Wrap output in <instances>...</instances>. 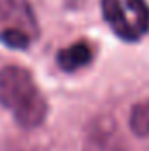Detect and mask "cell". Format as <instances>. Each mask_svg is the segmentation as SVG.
<instances>
[{"instance_id": "cell-1", "label": "cell", "mask_w": 149, "mask_h": 151, "mask_svg": "<svg viewBox=\"0 0 149 151\" xmlns=\"http://www.w3.org/2000/svg\"><path fill=\"white\" fill-rule=\"evenodd\" d=\"M0 104L12 113L16 123L25 130L40 127L49 111L34 76L18 65L0 69Z\"/></svg>"}, {"instance_id": "cell-2", "label": "cell", "mask_w": 149, "mask_h": 151, "mask_svg": "<svg viewBox=\"0 0 149 151\" xmlns=\"http://www.w3.org/2000/svg\"><path fill=\"white\" fill-rule=\"evenodd\" d=\"M0 21L19 28L32 39L39 37V23L28 0H0Z\"/></svg>"}, {"instance_id": "cell-3", "label": "cell", "mask_w": 149, "mask_h": 151, "mask_svg": "<svg viewBox=\"0 0 149 151\" xmlns=\"http://www.w3.org/2000/svg\"><path fill=\"white\" fill-rule=\"evenodd\" d=\"M100 7H102V16L105 19V23L111 27L116 37H119L125 42H137L142 37V34L137 30L135 23L128 19L121 0H102Z\"/></svg>"}, {"instance_id": "cell-4", "label": "cell", "mask_w": 149, "mask_h": 151, "mask_svg": "<svg viewBox=\"0 0 149 151\" xmlns=\"http://www.w3.org/2000/svg\"><path fill=\"white\" fill-rule=\"evenodd\" d=\"M91 60H93V49L84 40L74 42L60 49L56 55V63L63 72H75L79 69H84L91 63Z\"/></svg>"}, {"instance_id": "cell-5", "label": "cell", "mask_w": 149, "mask_h": 151, "mask_svg": "<svg viewBox=\"0 0 149 151\" xmlns=\"http://www.w3.org/2000/svg\"><path fill=\"white\" fill-rule=\"evenodd\" d=\"M128 127L135 137H149V100H140L132 107Z\"/></svg>"}, {"instance_id": "cell-6", "label": "cell", "mask_w": 149, "mask_h": 151, "mask_svg": "<svg viewBox=\"0 0 149 151\" xmlns=\"http://www.w3.org/2000/svg\"><path fill=\"white\" fill-rule=\"evenodd\" d=\"M32 40L34 39L30 37L27 32H23L19 28H14V27H5L0 32V42L5 47H9V49H18V51L27 49Z\"/></svg>"}, {"instance_id": "cell-7", "label": "cell", "mask_w": 149, "mask_h": 151, "mask_svg": "<svg viewBox=\"0 0 149 151\" xmlns=\"http://www.w3.org/2000/svg\"><path fill=\"white\" fill-rule=\"evenodd\" d=\"M125 5L133 14V23L142 35L149 32V5L146 0H125Z\"/></svg>"}]
</instances>
